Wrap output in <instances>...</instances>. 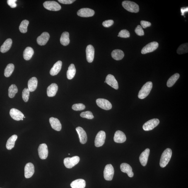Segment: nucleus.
<instances>
[{
	"label": "nucleus",
	"instance_id": "obj_22",
	"mask_svg": "<svg viewBox=\"0 0 188 188\" xmlns=\"http://www.w3.org/2000/svg\"><path fill=\"white\" fill-rule=\"evenodd\" d=\"M51 127L53 129L57 131H60L62 128V126L58 119L53 117L49 119Z\"/></svg>",
	"mask_w": 188,
	"mask_h": 188
},
{
	"label": "nucleus",
	"instance_id": "obj_13",
	"mask_svg": "<svg viewBox=\"0 0 188 188\" xmlns=\"http://www.w3.org/2000/svg\"><path fill=\"white\" fill-rule=\"evenodd\" d=\"M35 172V167L33 164L31 163H27L25 167V178L31 177Z\"/></svg>",
	"mask_w": 188,
	"mask_h": 188
},
{
	"label": "nucleus",
	"instance_id": "obj_48",
	"mask_svg": "<svg viewBox=\"0 0 188 188\" xmlns=\"http://www.w3.org/2000/svg\"><path fill=\"white\" fill-rule=\"evenodd\" d=\"M24 118H25V117H24Z\"/></svg>",
	"mask_w": 188,
	"mask_h": 188
},
{
	"label": "nucleus",
	"instance_id": "obj_27",
	"mask_svg": "<svg viewBox=\"0 0 188 188\" xmlns=\"http://www.w3.org/2000/svg\"><path fill=\"white\" fill-rule=\"evenodd\" d=\"M12 44V40L10 38L8 39L1 45V52L2 53H4L8 52L11 48Z\"/></svg>",
	"mask_w": 188,
	"mask_h": 188
},
{
	"label": "nucleus",
	"instance_id": "obj_23",
	"mask_svg": "<svg viewBox=\"0 0 188 188\" xmlns=\"http://www.w3.org/2000/svg\"><path fill=\"white\" fill-rule=\"evenodd\" d=\"M58 85L56 83H52L48 87L47 90V93L49 97H54L58 91Z\"/></svg>",
	"mask_w": 188,
	"mask_h": 188
},
{
	"label": "nucleus",
	"instance_id": "obj_10",
	"mask_svg": "<svg viewBox=\"0 0 188 188\" xmlns=\"http://www.w3.org/2000/svg\"><path fill=\"white\" fill-rule=\"evenodd\" d=\"M97 105L101 108L105 110H109L112 109V104L109 101L104 99H98L96 100Z\"/></svg>",
	"mask_w": 188,
	"mask_h": 188
},
{
	"label": "nucleus",
	"instance_id": "obj_32",
	"mask_svg": "<svg viewBox=\"0 0 188 188\" xmlns=\"http://www.w3.org/2000/svg\"><path fill=\"white\" fill-rule=\"evenodd\" d=\"M60 42L61 44L64 46H67L69 44V35L68 32H64L62 34Z\"/></svg>",
	"mask_w": 188,
	"mask_h": 188
},
{
	"label": "nucleus",
	"instance_id": "obj_16",
	"mask_svg": "<svg viewBox=\"0 0 188 188\" xmlns=\"http://www.w3.org/2000/svg\"><path fill=\"white\" fill-rule=\"evenodd\" d=\"M86 59L89 63L93 62L95 56V49L93 46L89 45L87 46L86 49Z\"/></svg>",
	"mask_w": 188,
	"mask_h": 188
},
{
	"label": "nucleus",
	"instance_id": "obj_38",
	"mask_svg": "<svg viewBox=\"0 0 188 188\" xmlns=\"http://www.w3.org/2000/svg\"><path fill=\"white\" fill-rule=\"evenodd\" d=\"M30 91L28 88H25L22 93V97L23 99L25 102H28L30 97Z\"/></svg>",
	"mask_w": 188,
	"mask_h": 188
},
{
	"label": "nucleus",
	"instance_id": "obj_33",
	"mask_svg": "<svg viewBox=\"0 0 188 188\" xmlns=\"http://www.w3.org/2000/svg\"><path fill=\"white\" fill-rule=\"evenodd\" d=\"M180 75L178 73H175L169 78L167 82V86L168 87H171L179 79Z\"/></svg>",
	"mask_w": 188,
	"mask_h": 188
},
{
	"label": "nucleus",
	"instance_id": "obj_43",
	"mask_svg": "<svg viewBox=\"0 0 188 188\" xmlns=\"http://www.w3.org/2000/svg\"><path fill=\"white\" fill-rule=\"evenodd\" d=\"M114 23V22L113 20H106V21H104L102 23V25L104 27L108 28V27L112 26L113 24Z\"/></svg>",
	"mask_w": 188,
	"mask_h": 188
},
{
	"label": "nucleus",
	"instance_id": "obj_6",
	"mask_svg": "<svg viewBox=\"0 0 188 188\" xmlns=\"http://www.w3.org/2000/svg\"><path fill=\"white\" fill-rule=\"evenodd\" d=\"M80 161V157L78 156L67 158L64 159V164L67 168L71 169L78 164Z\"/></svg>",
	"mask_w": 188,
	"mask_h": 188
},
{
	"label": "nucleus",
	"instance_id": "obj_19",
	"mask_svg": "<svg viewBox=\"0 0 188 188\" xmlns=\"http://www.w3.org/2000/svg\"><path fill=\"white\" fill-rule=\"evenodd\" d=\"M126 135L123 132L118 130L116 132L114 138V141L117 143H122L126 141Z\"/></svg>",
	"mask_w": 188,
	"mask_h": 188
},
{
	"label": "nucleus",
	"instance_id": "obj_3",
	"mask_svg": "<svg viewBox=\"0 0 188 188\" xmlns=\"http://www.w3.org/2000/svg\"><path fill=\"white\" fill-rule=\"evenodd\" d=\"M122 5L125 9L131 13H136L139 11V6L136 3L129 1H123Z\"/></svg>",
	"mask_w": 188,
	"mask_h": 188
},
{
	"label": "nucleus",
	"instance_id": "obj_44",
	"mask_svg": "<svg viewBox=\"0 0 188 188\" xmlns=\"http://www.w3.org/2000/svg\"><path fill=\"white\" fill-rule=\"evenodd\" d=\"M16 0H8L7 3L8 5H9L11 8H16L17 4H16Z\"/></svg>",
	"mask_w": 188,
	"mask_h": 188
},
{
	"label": "nucleus",
	"instance_id": "obj_5",
	"mask_svg": "<svg viewBox=\"0 0 188 188\" xmlns=\"http://www.w3.org/2000/svg\"><path fill=\"white\" fill-rule=\"evenodd\" d=\"M43 6L46 9L51 11H58L61 9L60 5L54 1H47L43 3Z\"/></svg>",
	"mask_w": 188,
	"mask_h": 188
},
{
	"label": "nucleus",
	"instance_id": "obj_40",
	"mask_svg": "<svg viewBox=\"0 0 188 188\" xmlns=\"http://www.w3.org/2000/svg\"><path fill=\"white\" fill-rule=\"evenodd\" d=\"M85 108V106L82 104H77L73 105L72 108L75 111L82 110Z\"/></svg>",
	"mask_w": 188,
	"mask_h": 188
},
{
	"label": "nucleus",
	"instance_id": "obj_21",
	"mask_svg": "<svg viewBox=\"0 0 188 188\" xmlns=\"http://www.w3.org/2000/svg\"><path fill=\"white\" fill-rule=\"evenodd\" d=\"M120 169L122 172L128 174V176L132 177L134 175L132 172V169L130 165L127 163H123L121 164Z\"/></svg>",
	"mask_w": 188,
	"mask_h": 188
},
{
	"label": "nucleus",
	"instance_id": "obj_17",
	"mask_svg": "<svg viewBox=\"0 0 188 188\" xmlns=\"http://www.w3.org/2000/svg\"><path fill=\"white\" fill-rule=\"evenodd\" d=\"M76 131L79 136L80 143L82 144H85L87 141V136L86 132L82 128L78 127L76 128Z\"/></svg>",
	"mask_w": 188,
	"mask_h": 188
},
{
	"label": "nucleus",
	"instance_id": "obj_47",
	"mask_svg": "<svg viewBox=\"0 0 188 188\" xmlns=\"http://www.w3.org/2000/svg\"><path fill=\"white\" fill-rule=\"evenodd\" d=\"M188 8H181V11L182 12V15H184V13L186 12H187L188 11Z\"/></svg>",
	"mask_w": 188,
	"mask_h": 188
},
{
	"label": "nucleus",
	"instance_id": "obj_42",
	"mask_svg": "<svg viewBox=\"0 0 188 188\" xmlns=\"http://www.w3.org/2000/svg\"><path fill=\"white\" fill-rule=\"evenodd\" d=\"M135 32L138 36H142L144 35V31L141 25H138L135 30Z\"/></svg>",
	"mask_w": 188,
	"mask_h": 188
},
{
	"label": "nucleus",
	"instance_id": "obj_24",
	"mask_svg": "<svg viewBox=\"0 0 188 188\" xmlns=\"http://www.w3.org/2000/svg\"><path fill=\"white\" fill-rule=\"evenodd\" d=\"M62 62L61 61H58L55 63L51 68L50 71V74L52 76H55L58 73L61 69Z\"/></svg>",
	"mask_w": 188,
	"mask_h": 188
},
{
	"label": "nucleus",
	"instance_id": "obj_8",
	"mask_svg": "<svg viewBox=\"0 0 188 188\" xmlns=\"http://www.w3.org/2000/svg\"><path fill=\"white\" fill-rule=\"evenodd\" d=\"M158 47V44L156 42H153L147 44L143 48L141 51L142 54H146L153 52L156 50Z\"/></svg>",
	"mask_w": 188,
	"mask_h": 188
},
{
	"label": "nucleus",
	"instance_id": "obj_25",
	"mask_svg": "<svg viewBox=\"0 0 188 188\" xmlns=\"http://www.w3.org/2000/svg\"><path fill=\"white\" fill-rule=\"evenodd\" d=\"M71 186L72 188H84L86 186V182L83 179H76L71 183Z\"/></svg>",
	"mask_w": 188,
	"mask_h": 188
},
{
	"label": "nucleus",
	"instance_id": "obj_15",
	"mask_svg": "<svg viewBox=\"0 0 188 188\" xmlns=\"http://www.w3.org/2000/svg\"><path fill=\"white\" fill-rule=\"evenodd\" d=\"M106 83L116 90L119 88V85L115 77L111 74L107 75L106 79Z\"/></svg>",
	"mask_w": 188,
	"mask_h": 188
},
{
	"label": "nucleus",
	"instance_id": "obj_12",
	"mask_svg": "<svg viewBox=\"0 0 188 188\" xmlns=\"http://www.w3.org/2000/svg\"><path fill=\"white\" fill-rule=\"evenodd\" d=\"M95 12L89 8H82L78 10L77 12L78 16L82 17H89L93 16Z\"/></svg>",
	"mask_w": 188,
	"mask_h": 188
},
{
	"label": "nucleus",
	"instance_id": "obj_9",
	"mask_svg": "<svg viewBox=\"0 0 188 188\" xmlns=\"http://www.w3.org/2000/svg\"><path fill=\"white\" fill-rule=\"evenodd\" d=\"M106 133L105 131H100L97 134L95 137V143L96 147L103 146L105 142Z\"/></svg>",
	"mask_w": 188,
	"mask_h": 188
},
{
	"label": "nucleus",
	"instance_id": "obj_34",
	"mask_svg": "<svg viewBox=\"0 0 188 188\" xmlns=\"http://www.w3.org/2000/svg\"><path fill=\"white\" fill-rule=\"evenodd\" d=\"M14 69V65L12 64H8L5 69V76L7 78L9 77L13 73Z\"/></svg>",
	"mask_w": 188,
	"mask_h": 188
},
{
	"label": "nucleus",
	"instance_id": "obj_35",
	"mask_svg": "<svg viewBox=\"0 0 188 188\" xmlns=\"http://www.w3.org/2000/svg\"><path fill=\"white\" fill-rule=\"evenodd\" d=\"M18 92V89L16 85L12 84L8 89V96L10 98H13Z\"/></svg>",
	"mask_w": 188,
	"mask_h": 188
},
{
	"label": "nucleus",
	"instance_id": "obj_7",
	"mask_svg": "<svg viewBox=\"0 0 188 188\" xmlns=\"http://www.w3.org/2000/svg\"><path fill=\"white\" fill-rule=\"evenodd\" d=\"M160 121L157 119H150L145 123L143 126V129L145 131L151 130L158 125Z\"/></svg>",
	"mask_w": 188,
	"mask_h": 188
},
{
	"label": "nucleus",
	"instance_id": "obj_49",
	"mask_svg": "<svg viewBox=\"0 0 188 188\" xmlns=\"http://www.w3.org/2000/svg\"><path fill=\"white\" fill-rule=\"evenodd\" d=\"M105 83H106V81H105Z\"/></svg>",
	"mask_w": 188,
	"mask_h": 188
},
{
	"label": "nucleus",
	"instance_id": "obj_1",
	"mask_svg": "<svg viewBox=\"0 0 188 188\" xmlns=\"http://www.w3.org/2000/svg\"><path fill=\"white\" fill-rule=\"evenodd\" d=\"M172 151L171 149H166L162 154L161 158L160 165V167H164L166 166L172 156Z\"/></svg>",
	"mask_w": 188,
	"mask_h": 188
},
{
	"label": "nucleus",
	"instance_id": "obj_39",
	"mask_svg": "<svg viewBox=\"0 0 188 188\" xmlns=\"http://www.w3.org/2000/svg\"><path fill=\"white\" fill-rule=\"evenodd\" d=\"M80 116L82 117L88 119H92L94 117L92 113L90 111H86L82 112L80 114Z\"/></svg>",
	"mask_w": 188,
	"mask_h": 188
},
{
	"label": "nucleus",
	"instance_id": "obj_31",
	"mask_svg": "<svg viewBox=\"0 0 188 188\" xmlns=\"http://www.w3.org/2000/svg\"><path fill=\"white\" fill-rule=\"evenodd\" d=\"M76 73V69L74 64H71L69 66L67 73V76L68 80L72 79Z\"/></svg>",
	"mask_w": 188,
	"mask_h": 188
},
{
	"label": "nucleus",
	"instance_id": "obj_46",
	"mask_svg": "<svg viewBox=\"0 0 188 188\" xmlns=\"http://www.w3.org/2000/svg\"><path fill=\"white\" fill-rule=\"evenodd\" d=\"M58 1L61 4H70L74 2V0H58Z\"/></svg>",
	"mask_w": 188,
	"mask_h": 188
},
{
	"label": "nucleus",
	"instance_id": "obj_28",
	"mask_svg": "<svg viewBox=\"0 0 188 188\" xmlns=\"http://www.w3.org/2000/svg\"><path fill=\"white\" fill-rule=\"evenodd\" d=\"M38 84V80L36 77L31 78L28 82V89L30 92L35 91L36 89Z\"/></svg>",
	"mask_w": 188,
	"mask_h": 188
},
{
	"label": "nucleus",
	"instance_id": "obj_41",
	"mask_svg": "<svg viewBox=\"0 0 188 188\" xmlns=\"http://www.w3.org/2000/svg\"><path fill=\"white\" fill-rule=\"evenodd\" d=\"M119 36L124 38H127L130 36V34L128 30H122L119 32Z\"/></svg>",
	"mask_w": 188,
	"mask_h": 188
},
{
	"label": "nucleus",
	"instance_id": "obj_45",
	"mask_svg": "<svg viewBox=\"0 0 188 188\" xmlns=\"http://www.w3.org/2000/svg\"><path fill=\"white\" fill-rule=\"evenodd\" d=\"M141 27L143 28H146L147 27L151 26V23L150 22L143 20L141 21Z\"/></svg>",
	"mask_w": 188,
	"mask_h": 188
},
{
	"label": "nucleus",
	"instance_id": "obj_29",
	"mask_svg": "<svg viewBox=\"0 0 188 188\" xmlns=\"http://www.w3.org/2000/svg\"><path fill=\"white\" fill-rule=\"evenodd\" d=\"M18 138V136L14 134L8 139L7 142L6 148L8 150H11L15 146V142Z\"/></svg>",
	"mask_w": 188,
	"mask_h": 188
},
{
	"label": "nucleus",
	"instance_id": "obj_2",
	"mask_svg": "<svg viewBox=\"0 0 188 188\" xmlns=\"http://www.w3.org/2000/svg\"><path fill=\"white\" fill-rule=\"evenodd\" d=\"M152 87L153 83L152 82H147L140 90L138 95V98L141 99L146 98L150 94Z\"/></svg>",
	"mask_w": 188,
	"mask_h": 188
},
{
	"label": "nucleus",
	"instance_id": "obj_26",
	"mask_svg": "<svg viewBox=\"0 0 188 188\" xmlns=\"http://www.w3.org/2000/svg\"><path fill=\"white\" fill-rule=\"evenodd\" d=\"M111 56L114 59L116 60H120L124 57V54L123 51L120 49H115L112 51Z\"/></svg>",
	"mask_w": 188,
	"mask_h": 188
},
{
	"label": "nucleus",
	"instance_id": "obj_11",
	"mask_svg": "<svg viewBox=\"0 0 188 188\" xmlns=\"http://www.w3.org/2000/svg\"><path fill=\"white\" fill-rule=\"evenodd\" d=\"M38 152L40 158L42 160L46 159L47 158L49 153L47 145L45 143L40 145L38 148Z\"/></svg>",
	"mask_w": 188,
	"mask_h": 188
},
{
	"label": "nucleus",
	"instance_id": "obj_37",
	"mask_svg": "<svg viewBox=\"0 0 188 188\" xmlns=\"http://www.w3.org/2000/svg\"><path fill=\"white\" fill-rule=\"evenodd\" d=\"M188 43L182 44L178 49L177 53L179 54H186L188 52Z\"/></svg>",
	"mask_w": 188,
	"mask_h": 188
},
{
	"label": "nucleus",
	"instance_id": "obj_4",
	"mask_svg": "<svg viewBox=\"0 0 188 188\" xmlns=\"http://www.w3.org/2000/svg\"><path fill=\"white\" fill-rule=\"evenodd\" d=\"M114 170L113 167L111 164L106 166L104 172V178L108 181L112 180L113 177Z\"/></svg>",
	"mask_w": 188,
	"mask_h": 188
},
{
	"label": "nucleus",
	"instance_id": "obj_14",
	"mask_svg": "<svg viewBox=\"0 0 188 188\" xmlns=\"http://www.w3.org/2000/svg\"><path fill=\"white\" fill-rule=\"evenodd\" d=\"M10 114L12 118L16 121L21 120L24 117V115L21 111L15 108L11 109Z\"/></svg>",
	"mask_w": 188,
	"mask_h": 188
},
{
	"label": "nucleus",
	"instance_id": "obj_20",
	"mask_svg": "<svg viewBox=\"0 0 188 188\" xmlns=\"http://www.w3.org/2000/svg\"><path fill=\"white\" fill-rule=\"evenodd\" d=\"M150 150L147 148L141 153L139 157V161L143 166H145L148 163V158L149 156Z\"/></svg>",
	"mask_w": 188,
	"mask_h": 188
},
{
	"label": "nucleus",
	"instance_id": "obj_30",
	"mask_svg": "<svg viewBox=\"0 0 188 188\" xmlns=\"http://www.w3.org/2000/svg\"><path fill=\"white\" fill-rule=\"evenodd\" d=\"M34 54V51L31 47L26 48L23 52V56L25 60H29L32 58Z\"/></svg>",
	"mask_w": 188,
	"mask_h": 188
},
{
	"label": "nucleus",
	"instance_id": "obj_36",
	"mask_svg": "<svg viewBox=\"0 0 188 188\" xmlns=\"http://www.w3.org/2000/svg\"><path fill=\"white\" fill-rule=\"evenodd\" d=\"M29 24V21L28 20H24L22 21L19 27L20 32L23 33H26Z\"/></svg>",
	"mask_w": 188,
	"mask_h": 188
},
{
	"label": "nucleus",
	"instance_id": "obj_18",
	"mask_svg": "<svg viewBox=\"0 0 188 188\" xmlns=\"http://www.w3.org/2000/svg\"><path fill=\"white\" fill-rule=\"evenodd\" d=\"M49 34L47 32H44L38 37L37 40V43L41 46L45 45L47 43L49 38Z\"/></svg>",
	"mask_w": 188,
	"mask_h": 188
}]
</instances>
